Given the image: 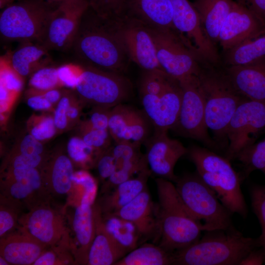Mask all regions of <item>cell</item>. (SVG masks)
<instances>
[{"label": "cell", "mask_w": 265, "mask_h": 265, "mask_svg": "<svg viewBox=\"0 0 265 265\" xmlns=\"http://www.w3.org/2000/svg\"><path fill=\"white\" fill-rule=\"evenodd\" d=\"M225 52L227 66L245 65L265 57V32Z\"/></svg>", "instance_id": "4dcf8cb0"}, {"label": "cell", "mask_w": 265, "mask_h": 265, "mask_svg": "<svg viewBox=\"0 0 265 265\" xmlns=\"http://www.w3.org/2000/svg\"><path fill=\"white\" fill-rule=\"evenodd\" d=\"M119 28L131 61L143 71L164 72L159 63L154 40L146 26L123 16L119 19Z\"/></svg>", "instance_id": "e0dca14e"}, {"label": "cell", "mask_w": 265, "mask_h": 265, "mask_svg": "<svg viewBox=\"0 0 265 265\" xmlns=\"http://www.w3.org/2000/svg\"><path fill=\"white\" fill-rule=\"evenodd\" d=\"M45 162L43 155L19 154L11 160L10 169H39L43 167Z\"/></svg>", "instance_id": "681fc988"}, {"label": "cell", "mask_w": 265, "mask_h": 265, "mask_svg": "<svg viewBox=\"0 0 265 265\" xmlns=\"http://www.w3.org/2000/svg\"><path fill=\"white\" fill-rule=\"evenodd\" d=\"M143 111L155 131L168 132L176 126L180 110L182 89L180 81L171 77L159 95L140 94Z\"/></svg>", "instance_id": "2e32d148"}, {"label": "cell", "mask_w": 265, "mask_h": 265, "mask_svg": "<svg viewBox=\"0 0 265 265\" xmlns=\"http://www.w3.org/2000/svg\"><path fill=\"white\" fill-rule=\"evenodd\" d=\"M31 92L33 93V94L27 100V104L29 107L36 110H46L52 107L53 105L41 93L32 89Z\"/></svg>", "instance_id": "11a10c76"}, {"label": "cell", "mask_w": 265, "mask_h": 265, "mask_svg": "<svg viewBox=\"0 0 265 265\" xmlns=\"http://www.w3.org/2000/svg\"><path fill=\"white\" fill-rule=\"evenodd\" d=\"M147 27L154 40L159 63L166 74L179 81L199 75L203 60L177 32Z\"/></svg>", "instance_id": "9c48e42d"}, {"label": "cell", "mask_w": 265, "mask_h": 265, "mask_svg": "<svg viewBox=\"0 0 265 265\" xmlns=\"http://www.w3.org/2000/svg\"><path fill=\"white\" fill-rule=\"evenodd\" d=\"M71 50L80 64L123 74L131 61L119 19L102 17L88 7L82 14Z\"/></svg>", "instance_id": "6da1fadb"}, {"label": "cell", "mask_w": 265, "mask_h": 265, "mask_svg": "<svg viewBox=\"0 0 265 265\" xmlns=\"http://www.w3.org/2000/svg\"><path fill=\"white\" fill-rule=\"evenodd\" d=\"M180 81L182 99L178 119L174 129L182 135L197 140L212 150L218 145L208 132L206 121L205 103L198 76Z\"/></svg>", "instance_id": "30bf717a"}, {"label": "cell", "mask_w": 265, "mask_h": 265, "mask_svg": "<svg viewBox=\"0 0 265 265\" xmlns=\"http://www.w3.org/2000/svg\"><path fill=\"white\" fill-rule=\"evenodd\" d=\"M234 2V0H194L192 3L206 35L215 46Z\"/></svg>", "instance_id": "4316f807"}, {"label": "cell", "mask_w": 265, "mask_h": 265, "mask_svg": "<svg viewBox=\"0 0 265 265\" xmlns=\"http://www.w3.org/2000/svg\"><path fill=\"white\" fill-rule=\"evenodd\" d=\"M98 157L96 166L99 176L102 180L107 179L116 169L112 147L102 152Z\"/></svg>", "instance_id": "c3c4849f"}, {"label": "cell", "mask_w": 265, "mask_h": 265, "mask_svg": "<svg viewBox=\"0 0 265 265\" xmlns=\"http://www.w3.org/2000/svg\"><path fill=\"white\" fill-rule=\"evenodd\" d=\"M50 196L39 169H9L1 181L0 203L19 210L22 206L29 210Z\"/></svg>", "instance_id": "8fae6325"}, {"label": "cell", "mask_w": 265, "mask_h": 265, "mask_svg": "<svg viewBox=\"0 0 265 265\" xmlns=\"http://www.w3.org/2000/svg\"><path fill=\"white\" fill-rule=\"evenodd\" d=\"M112 215L132 222L140 236L158 241L159 227L156 206L147 187L131 202L109 216Z\"/></svg>", "instance_id": "44dd1931"}, {"label": "cell", "mask_w": 265, "mask_h": 265, "mask_svg": "<svg viewBox=\"0 0 265 265\" xmlns=\"http://www.w3.org/2000/svg\"><path fill=\"white\" fill-rule=\"evenodd\" d=\"M83 141L95 150L102 152L109 147L112 138L108 130H98L93 128L87 121L82 125Z\"/></svg>", "instance_id": "b9f144b4"}, {"label": "cell", "mask_w": 265, "mask_h": 265, "mask_svg": "<svg viewBox=\"0 0 265 265\" xmlns=\"http://www.w3.org/2000/svg\"><path fill=\"white\" fill-rule=\"evenodd\" d=\"M18 0H0V7L2 9L7 5L14 2Z\"/></svg>", "instance_id": "94428289"}, {"label": "cell", "mask_w": 265, "mask_h": 265, "mask_svg": "<svg viewBox=\"0 0 265 265\" xmlns=\"http://www.w3.org/2000/svg\"><path fill=\"white\" fill-rule=\"evenodd\" d=\"M202 63L198 75L205 103L206 121L217 144L227 142L229 122L238 106L246 98L235 87L225 70Z\"/></svg>", "instance_id": "277c9868"}, {"label": "cell", "mask_w": 265, "mask_h": 265, "mask_svg": "<svg viewBox=\"0 0 265 265\" xmlns=\"http://www.w3.org/2000/svg\"><path fill=\"white\" fill-rule=\"evenodd\" d=\"M88 7L86 0H65L53 11L40 44L49 51L71 50L83 13Z\"/></svg>", "instance_id": "5bb4252c"}, {"label": "cell", "mask_w": 265, "mask_h": 265, "mask_svg": "<svg viewBox=\"0 0 265 265\" xmlns=\"http://www.w3.org/2000/svg\"><path fill=\"white\" fill-rule=\"evenodd\" d=\"M253 12L265 24V0H238Z\"/></svg>", "instance_id": "9f6ffc18"}, {"label": "cell", "mask_w": 265, "mask_h": 265, "mask_svg": "<svg viewBox=\"0 0 265 265\" xmlns=\"http://www.w3.org/2000/svg\"><path fill=\"white\" fill-rule=\"evenodd\" d=\"M0 265H9L10 264L3 257L0 256Z\"/></svg>", "instance_id": "6125c7cd"}, {"label": "cell", "mask_w": 265, "mask_h": 265, "mask_svg": "<svg viewBox=\"0 0 265 265\" xmlns=\"http://www.w3.org/2000/svg\"><path fill=\"white\" fill-rule=\"evenodd\" d=\"M155 183L159 245L173 253L197 241L204 231L186 208L172 182L158 177Z\"/></svg>", "instance_id": "3957f363"}, {"label": "cell", "mask_w": 265, "mask_h": 265, "mask_svg": "<svg viewBox=\"0 0 265 265\" xmlns=\"http://www.w3.org/2000/svg\"><path fill=\"white\" fill-rule=\"evenodd\" d=\"M175 183L182 201L204 232L234 228L233 213L197 173L178 177Z\"/></svg>", "instance_id": "8992f818"}, {"label": "cell", "mask_w": 265, "mask_h": 265, "mask_svg": "<svg viewBox=\"0 0 265 265\" xmlns=\"http://www.w3.org/2000/svg\"><path fill=\"white\" fill-rule=\"evenodd\" d=\"M69 93H64L57 103L54 112L53 120L57 129L63 130L68 125V118L67 113L71 104L70 96Z\"/></svg>", "instance_id": "f907efd6"}, {"label": "cell", "mask_w": 265, "mask_h": 265, "mask_svg": "<svg viewBox=\"0 0 265 265\" xmlns=\"http://www.w3.org/2000/svg\"><path fill=\"white\" fill-rule=\"evenodd\" d=\"M168 132L155 131L146 140L145 156L148 165L159 178L175 182L174 167L178 160L187 155L188 149L179 140L171 138Z\"/></svg>", "instance_id": "ac0fdd59"}, {"label": "cell", "mask_w": 265, "mask_h": 265, "mask_svg": "<svg viewBox=\"0 0 265 265\" xmlns=\"http://www.w3.org/2000/svg\"><path fill=\"white\" fill-rule=\"evenodd\" d=\"M0 85L15 96L23 86L22 77L13 69L6 58L3 57L0 59Z\"/></svg>", "instance_id": "ee69618b"}, {"label": "cell", "mask_w": 265, "mask_h": 265, "mask_svg": "<svg viewBox=\"0 0 265 265\" xmlns=\"http://www.w3.org/2000/svg\"><path fill=\"white\" fill-rule=\"evenodd\" d=\"M94 213L95 235L88 253L86 265H114L130 250L108 232L99 206H94Z\"/></svg>", "instance_id": "7402d4cb"}, {"label": "cell", "mask_w": 265, "mask_h": 265, "mask_svg": "<svg viewBox=\"0 0 265 265\" xmlns=\"http://www.w3.org/2000/svg\"><path fill=\"white\" fill-rule=\"evenodd\" d=\"M39 92L41 93L44 97L52 105L58 103L63 95V93L57 88Z\"/></svg>", "instance_id": "680465c9"}, {"label": "cell", "mask_w": 265, "mask_h": 265, "mask_svg": "<svg viewBox=\"0 0 265 265\" xmlns=\"http://www.w3.org/2000/svg\"><path fill=\"white\" fill-rule=\"evenodd\" d=\"M42 168L41 173L43 182L50 195H63L71 190L74 184V171L69 157L58 154L49 161H46Z\"/></svg>", "instance_id": "484cf974"}, {"label": "cell", "mask_w": 265, "mask_h": 265, "mask_svg": "<svg viewBox=\"0 0 265 265\" xmlns=\"http://www.w3.org/2000/svg\"><path fill=\"white\" fill-rule=\"evenodd\" d=\"M173 24L183 40L191 45L207 64L217 66L220 59L215 46L206 35L197 11L188 0H170Z\"/></svg>", "instance_id": "9a60e30c"}, {"label": "cell", "mask_w": 265, "mask_h": 265, "mask_svg": "<svg viewBox=\"0 0 265 265\" xmlns=\"http://www.w3.org/2000/svg\"><path fill=\"white\" fill-rule=\"evenodd\" d=\"M236 158L242 164L246 176L255 170L265 175V138L245 148Z\"/></svg>", "instance_id": "836d02e7"}, {"label": "cell", "mask_w": 265, "mask_h": 265, "mask_svg": "<svg viewBox=\"0 0 265 265\" xmlns=\"http://www.w3.org/2000/svg\"><path fill=\"white\" fill-rule=\"evenodd\" d=\"M58 3L45 0H18L5 7L0 14L1 38L40 44Z\"/></svg>", "instance_id": "52a82bcc"}, {"label": "cell", "mask_w": 265, "mask_h": 265, "mask_svg": "<svg viewBox=\"0 0 265 265\" xmlns=\"http://www.w3.org/2000/svg\"><path fill=\"white\" fill-rule=\"evenodd\" d=\"M172 253L166 251L159 245L145 243L130 251L114 265H172Z\"/></svg>", "instance_id": "f546056e"}, {"label": "cell", "mask_w": 265, "mask_h": 265, "mask_svg": "<svg viewBox=\"0 0 265 265\" xmlns=\"http://www.w3.org/2000/svg\"><path fill=\"white\" fill-rule=\"evenodd\" d=\"M19 229L46 245L70 244L64 216L49 203L41 202L19 219Z\"/></svg>", "instance_id": "4fadbf2b"}, {"label": "cell", "mask_w": 265, "mask_h": 265, "mask_svg": "<svg viewBox=\"0 0 265 265\" xmlns=\"http://www.w3.org/2000/svg\"><path fill=\"white\" fill-rule=\"evenodd\" d=\"M19 210L0 203V238L13 232L17 226H19Z\"/></svg>", "instance_id": "bcb514c9"}, {"label": "cell", "mask_w": 265, "mask_h": 265, "mask_svg": "<svg viewBox=\"0 0 265 265\" xmlns=\"http://www.w3.org/2000/svg\"><path fill=\"white\" fill-rule=\"evenodd\" d=\"M106 229L119 243L130 251L137 247L140 236L132 222L113 215L106 216Z\"/></svg>", "instance_id": "1f68e13d"}, {"label": "cell", "mask_w": 265, "mask_h": 265, "mask_svg": "<svg viewBox=\"0 0 265 265\" xmlns=\"http://www.w3.org/2000/svg\"><path fill=\"white\" fill-rule=\"evenodd\" d=\"M225 71L244 97L265 104V57L245 65L227 66Z\"/></svg>", "instance_id": "603a6c76"}, {"label": "cell", "mask_w": 265, "mask_h": 265, "mask_svg": "<svg viewBox=\"0 0 265 265\" xmlns=\"http://www.w3.org/2000/svg\"><path fill=\"white\" fill-rule=\"evenodd\" d=\"M48 247L19 229L0 240V256L10 265H33Z\"/></svg>", "instance_id": "cb8c5ba5"}, {"label": "cell", "mask_w": 265, "mask_h": 265, "mask_svg": "<svg viewBox=\"0 0 265 265\" xmlns=\"http://www.w3.org/2000/svg\"><path fill=\"white\" fill-rule=\"evenodd\" d=\"M71 104L67 110V117L69 121H73L76 119L79 115V109L75 106Z\"/></svg>", "instance_id": "91938a15"}, {"label": "cell", "mask_w": 265, "mask_h": 265, "mask_svg": "<svg viewBox=\"0 0 265 265\" xmlns=\"http://www.w3.org/2000/svg\"><path fill=\"white\" fill-rule=\"evenodd\" d=\"M134 108L123 103L111 108L108 130L115 143L124 140Z\"/></svg>", "instance_id": "d6a6232c"}, {"label": "cell", "mask_w": 265, "mask_h": 265, "mask_svg": "<svg viewBox=\"0 0 265 265\" xmlns=\"http://www.w3.org/2000/svg\"><path fill=\"white\" fill-rule=\"evenodd\" d=\"M30 134L40 141L53 137L56 132L53 118L41 116L34 121L30 127Z\"/></svg>", "instance_id": "f6af8a7d"}, {"label": "cell", "mask_w": 265, "mask_h": 265, "mask_svg": "<svg viewBox=\"0 0 265 265\" xmlns=\"http://www.w3.org/2000/svg\"><path fill=\"white\" fill-rule=\"evenodd\" d=\"M94 200L83 193L73 218V232L75 246L78 247L73 253L75 260L80 264H86L88 253L95 235Z\"/></svg>", "instance_id": "d4e9b609"}, {"label": "cell", "mask_w": 265, "mask_h": 265, "mask_svg": "<svg viewBox=\"0 0 265 265\" xmlns=\"http://www.w3.org/2000/svg\"><path fill=\"white\" fill-rule=\"evenodd\" d=\"M149 167L145 154L140 159L117 168L107 179L104 190H112L120 184L132 178L143 169Z\"/></svg>", "instance_id": "8d00e7d4"}, {"label": "cell", "mask_w": 265, "mask_h": 265, "mask_svg": "<svg viewBox=\"0 0 265 265\" xmlns=\"http://www.w3.org/2000/svg\"><path fill=\"white\" fill-rule=\"evenodd\" d=\"M20 154L43 155L44 147L41 141L31 134L24 136L20 145Z\"/></svg>", "instance_id": "db71d44e"}, {"label": "cell", "mask_w": 265, "mask_h": 265, "mask_svg": "<svg viewBox=\"0 0 265 265\" xmlns=\"http://www.w3.org/2000/svg\"><path fill=\"white\" fill-rule=\"evenodd\" d=\"M140 145L131 141L116 143V145L112 147V153L116 161V169L142 158L144 154L140 152Z\"/></svg>", "instance_id": "60d3db41"}, {"label": "cell", "mask_w": 265, "mask_h": 265, "mask_svg": "<svg viewBox=\"0 0 265 265\" xmlns=\"http://www.w3.org/2000/svg\"><path fill=\"white\" fill-rule=\"evenodd\" d=\"M264 32L265 24L251 10L234 0L221 27L218 42L226 52Z\"/></svg>", "instance_id": "d6986e66"}, {"label": "cell", "mask_w": 265, "mask_h": 265, "mask_svg": "<svg viewBox=\"0 0 265 265\" xmlns=\"http://www.w3.org/2000/svg\"><path fill=\"white\" fill-rule=\"evenodd\" d=\"M82 65L74 89L84 103L112 108L130 97L132 84L124 75Z\"/></svg>", "instance_id": "ba28073f"}, {"label": "cell", "mask_w": 265, "mask_h": 265, "mask_svg": "<svg viewBox=\"0 0 265 265\" xmlns=\"http://www.w3.org/2000/svg\"><path fill=\"white\" fill-rule=\"evenodd\" d=\"M67 151L71 160L81 164L90 162L94 151L101 153L88 145L82 138L79 137H73L69 139Z\"/></svg>", "instance_id": "7bdbcfd3"}, {"label": "cell", "mask_w": 265, "mask_h": 265, "mask_svg": "<svg viewBox=\"0 0 265 265\" xmlns=\"http://www.w3.org/2000/svg\"><path fill=\"white\" fill-rule=\"evenodd\" d=\"M73 181L74 184L81 186L84 192L93 197H96L97 186L93 177L87 171L79 170L74 172Z\"/></svg>", "instance_id": "f5cc1de1"}, {"label": "cell", "mask_w": 265, "mask_h": 265, "mask_svg": "<svg viewBox=\"0 0 265 265\" xmlns=\"http://www.w3.org/2000/svg\"><path fill=\"white\" fill-rule=\"evenodd\" d=\"M250 194L252 209L261 227V234L258 238L259 247L265 255V186H252Z\"/></svg>", "instance_id": "74e56055"}, {"label": "cell", "mask_w": 265, "mask_h": 265, "mask_svg": "<svg viewBox=\"0 0 265 265\" xmlns=\"http://www.w3.org/2000/svg\"><path fill=\"white\" fill-rule=\"evenodd\" d=\"M265 263V255L261 248L251 251L239 265H261Z\"/></svg>", "instance_id": "6f0895ef"}, {"label": "cell", "mask_w": 265, "mask_h": 265, "mask_svg": "<svg viewBox=\"0 0 265 265\" xmlns=\"http://www.w3.org/2000/svg\"><path fill=\"white\" fill-rule=\"evenodd\" d=\"M152 172L147 167L133 177L116 186L103 200L101 212L106 216L112 215L131 202L145 189Z\"/></svg>", "instance_id": "f1b7e54d"}, {"label": "cell", "mask_w": 265, "mask_h": 265, "mask_svg": "<svg viewBox=\"0 0 265 265\" xmlns=\"http://www.w3.org/2000/svg\"><path fill=\"white\" fill-rule=\"evenodd\" d=\"M111 108L95 106L87 122L94 129L108 130Z\"/></svg>", "instance_id": "816d5d0a"}, {"label": "cell", "mask_w": 265, "mask_h": 265, "mask_svg": "<svg viewBox=\"0 0 265 265\" xmlns=\"http://www.w3.org/2000/svg\"><path fill=\"white\" fill-rule=\"evenodd\" d=\"M265 128V104L246 99L237 107L226 131L225 157L230 161L254 143L256 135Z\"/></svg>", "instance_id": "7c38bea8"}, {"label": "cell", "mask_w": 265, "mask_h": 265, "mask_svg": "<svg viewBox=\"0 0 265 265\" xmlns=\"http://www.w3.org/2000/svg\"><path fill=\"white\" fill-rule=\"evenodd\" d=\"M123 16L149 28L177 32L173 24L170 0H127Z\"/></svg>", "instance_id": "ffe728a7"}, {"label": "cell", "mask_w": 265, "mask_h": 265, "mask_svg": "<svg viewBox=\"0 0 265 265\" xmlns=\"http://www.w3.org/2000/svg\"><path fill=\"white\" fill-rule=\"evenodd\" d=\"M187 155L195 165L197 173L224 206L232 213L246 217L248 209L241 189L242 179L230 160L210 149L195 145L188 149Z\"/></svg>", "instance_id": "5b68a950"}, {"label": "cell", "mask_w": 265, "mask_h": 265, "mask_svg": "<svg viewBox=\"0 0 265 265\" xmlns=\"http://www.w3.org/2000/svg\"><path fill=\"white\" fill-rule=\"evenodd\" d=\"M29 86L33 90L44 92L62 86L57 67L46 65L34 72L29 80Z\"/></svg>", "instance_id": "d590c367"}, {"label": "cell", "mask_w": 265, "mask_h": 265, "mask_svg": "<svg viewBox=\"0 0 265 265\" xmlns=\"http://www.w3.org/2000/svg\"><path fill=\"white\" fill-rule=\"evenodd\" d=\"M88 6L99 16L111 19L121 18L127 0H86Z\"/></svg>", "instance_id": "ab89813d"}, {"label": "cell", "mask_w": 265, "mask_h": 265, "mask_svg": "<svg viewBox=\"0 0 265 265\" xmlns=\"http://www.w3.org/2000/svg\"><path fill=\"white\" fill-rule=\"evenodd\" d=\"M149 123H151L144 111L134 108L124 141H131L140 144L145 143L149 138Z\"/></svg>", "instance_id": "e575fe53"}, {"label": "cell", "mask_w": 265, "mask_h": 265, "mask_svg": "<svg viewBox=\"0 0 265 265\" xmlns=\"http://www.w3.org/2000/svg\"><path fill=\"white\" fill-rule=\"evenodd\" d=\"M82 70V65L65 64L57 67L58 76L62 86L75 89Z\"/></svg>", "instance_id": "7dc6e473"}, {"label": "cell", "mask_w": 265, "mask_h": 265, "mask_svg": "<svg viewBox=\"0 0 265 265\" xmlns=\"http://www.w3.org/2000/svg\"><path fill=\"white\" fill-rule=\"evenodd\" d=\"M49 52L38 43L24 41L5 58L13 69L23 78L49 64Z\"/></svg>", "instance_id": "83f0119b"}, {"label": "cell", "mask_w": 265, "mask_h": 265, "mask_svg": "<svg viewBox=\"0 0 265 265\" xmlns=\"http://www.w3.org/2000/svg\"><path fill=\"white\" fill-rule=\"evenodd\" d=\"M258 247V238L244 237L235 228L206 231L194 243L174 252L172 265H239Z\"/></svg>", "instance_id": "7a4b0ae2"}, {"label": "cell", "mask_w": 265, "mask_h": 265, "mask_svg": "<svg viewBox=\"0 0 265 265\" xmlns=\"http://www.w3.org/2000/svg\"><path fill=\"white\" fill-rule=\"evenodd\" d=\"M170 77L163 72L143 71L139 84L140 94L159 95Z\"/></svg>", "instance_id": "f35d334b"}, {"label": "cell", "mask_w": 265, "mask_h": 265, "mask_svg": "<svg viewBox=\"0 0 265 265\" xmlns=\"http://www.w3.org/2000/svg\"><path fill=\"white\" fill-rule=\"evenodd\" d=\"M45 0L50 3H59L60 2H62L65 0Z\"/></svg>", "instance_id": "be15d7a7"}]
</instances>
